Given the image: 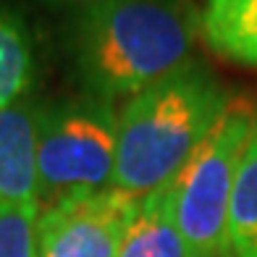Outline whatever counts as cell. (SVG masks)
I'll return each instance as SVG.
<instances>
[{
  "label": "cell",
  "mask_w": 257,
  "mask_h": 257,
  "mask_svg": "<svg viewBox=\"0 0 257 257\" xmlns=\"http://www.w3.org/2000/svg\"><path fill=\"white\" fill-rule=\"evenodd\" d=\"M200 14L186 0H110L79 11L71 55L92 97L132 100L192 61Z\"/></svg>",
  "instance_id": "obj_1"
},
{
  "label": "cell",
  "mask_w": 257,
  "mask_h": 257,
  "mask_svg": "<svg viewBox=\"0 0 257 257\" xmlns=\"http://www.w3.org/2000/svg\"><path fill=\"white\" fill-rule=\"evenodd\" d=\"M231 105V95L202 63L189 61L118 113L113 189L142 197L168 186Z\"/></svg>",
  "instance_id": "obj_2"
},
{
  "label": "cell",
  "mask_w": 257,
  "mask_h": 257,
  "mask_svg": "<svg viewBox=\"0 0 257 257\" xmlns=\"http://www.w3.org/2000/svg\"><path fill=\"white\" fill-rule=\"evenodd\" d=\"M118 110L100 97L45 105L37 113V207L113 189Z\"/></svg>",
  "instance_id": "obj_3"
},
{
  "label": "cell",
  "mask_w": 257,
  "mask_h": 257,
  "mask_svg": "<svg viewBox=\"0 0 257 257\" xmlns=\"http://www.w3.org/2000/svg\"><path fill=\"white\" fill-rule=\"evenodd\" d=\"M257 110L231 100L223 118L166 189L171 218L197 257H233L228 241L231 194Z\"/></svg>",
  "instance_id": "obj_4"
},
{
  "label": "cell",
  "mask_w": 257,
  "mask_h": 257,
  "mask_svg": "<svg viewBox=\"0 0 257 257\" xmlns=\"http://www.w3.org/2000/svg\"><path fill=\"white\" fill-rule=\"evenodd\" d=\"M137 207V197L105 189L40 210L37 257H118Z\"/></svg>",
  "instance_id": "obj_5"
},
{
  "label": "cell",
  "mask_w": 257,
  "mask_h": 257,
  "mask_svg": "<svg viewBox=\"0 0 257 257\" xmlns=\"http://www.w3.org/2000/svg\"><path fill=\"white\" fill-rule=\"evenodd\" d=\"M37 113L27 100L0 110V205H37Z\"/></svg>",
  "instance_id": "obj_6"
},
{
  "label": "cell",
  "mask_w": 257,
  "mask_h": 257,
  "mask_svg": "<svg viewBox=\"0 0 257 257\" xmlns=\"http://www.w3.org/2000/svg\"><path fill=\"white\" fill-rule=\"evenodd\" d=\"M200 21L213 53L257 66V0H205Z\"/></svg>",
  "instance_id": "obj_7"
},
{
  "label": "cell",
  "mask_w": 257,
  "mask_h": 257,
  "mask_svg": "<svg viewBox=\"0 0 257 257\" xmlns=\"http://www.w3.org/2000/svg\"><path fill=\"white\" fill-rule=\"evenodd\" d=\"M118 257H197L173 223L166 189L139 200Z\"/></svg>",
  "instance_id": "obj_8"
},
{
  "label": "cell",
  "mask_w": 257,
  "mask_h": 257,
  "mask_svg": "<svg viewBox=\"0 0 257 257\" xmlns=\"http://www.w3.org/2000/svg\"><path fill=\"white\" fill-rule=\"evenodd\" d=\"M228 241L233 257H257V126L239 160L231 194Z\"/></svg>",
  "instance_id": "obj_9"
},
{
  "label": "cell",
  "mask_w": 257,
  "mask_h": 257,
  "mask_svg": "<svg viewBox=\"0 0 257 257\" xmlns=\"http://www.w3.org/2000/svg\"><path fill=\"white\" fill-rule=\"evenodd\" d=\"M34 76L29 32L16 14L0 6V110L24 100Z\"/></svg>",
  "instance_id": "obj_10"
},
{
  "label": "cell",
  "mask_w": 257,
  "mask_h": 257,
  "mask_svg": "<svg viewBox=\"0 0 257 257\" xmlns=\"http://www.w3.org/2000/svg\"><path fill=\"white\" fill-rule=\"evenodd\" d=\"M37 205H0V257H37Z\"/></svg>",
  "instance_id": "obj_11"
},
{
  "label": "cell",
  "mask_w": 257,
  "mask_h": 257,
  "mask_svg": "<svg viewBox=\"0 0 257 257\" xmlns=\"http://www.w3.org/2000/svg\"><path fill=\"white\" fill-rule=\"evenodd\" d=\"M48 3H58V6H74L79 11H87V8H95L102 3H110V0H48Z\"/></svg>",
  "instance_id": "obj_12"
}]
</instances>
